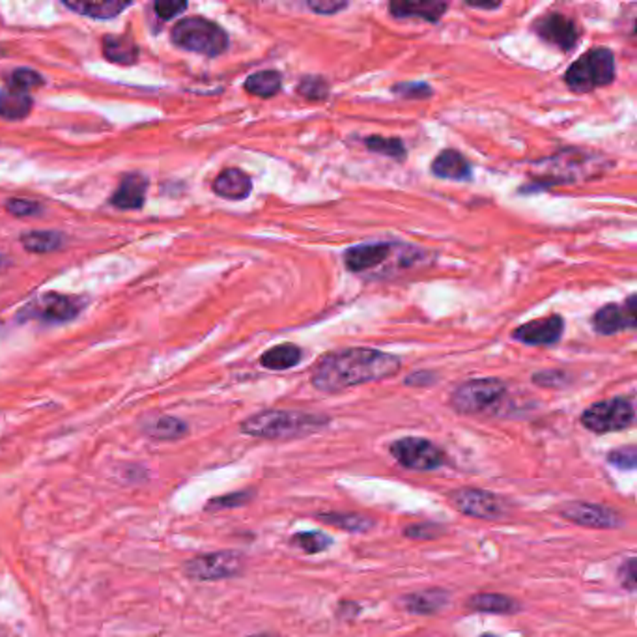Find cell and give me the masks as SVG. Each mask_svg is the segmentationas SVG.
I'll return each mask as SVG.
<instances>
[{
    "label": "cell",
    "instance_id": "6da1fadb",
    "mask_svg": "<svg viewBox=\"0 0 637 637\" xmlns=\"http://www.w3.org/2000/svg\"><path fill=\"white\" fill-rule=\"evenodd\" d=\"M402 362L376 348H344L325 354L313 369V386L323 393H338L361 384L393 378Z\"/></svg>",
    "mask_w": 637,
    "mask_h": 637
},
{
    "label": "cell",
    "instance_id": "7a4b0ae2",
    "mask_svg": "<svg viewBox=\"0 0 637 637\" xmlns=\"http://www.w3.org/2000/svg\"><path fill=\"white\" fill-rule=\"evenodd\" d=\"M330 418L316 413L267 410L252 415L242 423V432L264 440H296L322 430Z\"/></svg>",
    "mask_w": 637,
    "mask_h": 637
},
{
    "label": "cell",
    "instance_id": "3957f363",
    "mask_svg": "<svg viewBox=\"0 0 637 637\" xmlns=\"http://www.w3.org/2000/svg\"><path fill=\"white\" fill-rule=\"evenodd\" d=\"M615 81V57L606 47H596L581 57L567 69L564 83L574 92H593Z\"/></svg>",
    "mask_w": 637,
    "mask_h": 637
},
{
    "label": "cell",
    "instance_id": "277c9868",
    "mask_svg": "<svg viewBox=\"0 0 637 637\" xmlns=\"http://www.w3.org/2000/svg\"><path fill=\"white\" fill-rule=\"evenodd\" d=\"M172 42L191 52L204 54V57H219L228 49L227 32L204 17H186L174 25Z\"/></svg>",
    "mask_w": 637,
    "mask_h": 637
},
{
    "label": "cell",
    "instance_id": "5b68a950",
    "mask_svg": "<svg viewBox=\"0 0 637 637\" xmlns=\"http://www.w3.org/2000/svg\"><path fill=\"white\" fill-rule=\"evenodd\" d=\"M506 386L498 378L469 379L450 394V406L462 415H477L494 408L505 396Z\"/></svg>",
    "mask_w": 637,
    "mask_h": 637
},
{
    "label": "cell",
    "instance_id": "8992f818",
    "mask_svg": "<svg viewBox=\"0 0 637 637\" xmlns=\"http://www.w3.org/2000/svg\"><path fill=\"white\" fill-rule=\"evenodd\" d=\"M635 418L630 398L617 396L604 402L593 404L581 415V425L594 434H608L628 428Z\"/></svg>",
    "mask_w": 637,
    "mask_h": 637
},
{
    "label": "cell",
    "instance_id": "52a82bcc",
    "mask_svg": "<svg viewBox=\"0 0 637 637\" xmlns=\"http://www.w3.org/2000/svg\"><path fill=\"white\" fill-rule=\"evenodd\" d=\"M458 513L479 520H501L508 513V505L499 496L481 488H460L449 494Z\"/></svg>",
    "mask_w": 637,
    "mask_h": 637
},
{
    "label": "cell",
    "instance_id": "ba28073f",
    "mask_svg": "<svg viewBox=\"0 0 637 637\" xmlns=\"http://www.w3.org/2000/svg\"><path fill=\"white\" fill-rule=\"evenodd\" d=\"M394 460L413 471H432L445 464V452L425 438H402L391 445Z\"/></svg>",
    "mask_w": 637,
    "mask_h": 637
},
{
    "label": "cell",
    "instance_id": "9c48e42d",
    "mask_svg": "<svg viewBox=\"0 0 637 637\" xmlns=\"http://www.w3.org/2000/svg\"><path fill=\"white\" fill-rule=\"evenodd\" d=\"M245 569V557L240 552H215L191 559L186 564L187 576L203 581H217L240 576Z\"/></svg>",
    "mask_w": 637,
    "mask_h": 637
},
{
    "label": "cell",
    "instance_id": "30bf717a",
    "mask_svg": "<svg viewBox=\"0 0 637 637\" xmlns=\"http://www.w3.org/2000/svg\"><path fill=\"white\" fill-rule=\"evenodd\" d=\"M533 30L540 40L555 45L561 51H572L581 38V30L572 17L564 13H544L533 23Z\"/></svg>",
    "mask_w": 637,
    "mask_h": 637
},
{
    "label": "cell",
    "instance_id": "8fae6325",
    "mask_svg": "<svg viewBox=\"0 0 637 637\" xmlns=\"http://www.w3.org/2000/svg\"><path fill=\"white\" fill-rule=\"evenodd\" d=\"M561 516L572 523L593 527V530H618L625 525V518L611 508L584 501H570L562 505Z\"/></svg>",
    "mask_w": 637,
    "mask_h": 637
},
{
    "label": "cell",
    "instance_id": "7c38bea8",
    "mask_svg": "<svg viewBox=\"0 0 637 637\" xmlns=\"http://www.w3.org/2000/svg\"><path fill=\"white\" fill-rule=\"evenodd\" d=\"M637 298L628 296L623 305H604L593 318L594 331L600 335H615L621 331H633L637 325Z\"/></svg>",
    "mask_w": 637,
    "mask_h": 637
},
{
    "label": "cell",
    "instance_id": "4fadbf2b",
    "mask_svg": "<svg viewBox=\"0 0 637 637\" xmlns=\"http://www.w3.org/2000/svg\"><path fill=\"white\" fill-rule=\"evenodd\" d=\"M562 330H564L562 316L552 315V316L531 320L516 327L513 337L530 346H553L561 340Z\"/></svg>",
    "mask_w": 637,
    "mask_h": 637
},
{
    "label": "cell",
    "instance_id": "5bb4252c",
    "mask_svg": "<svg viewBox=\"0 0 637 637\" xmlns=\"http://www.w3.org/2000/svg\"><path fill=\"white\" fill-rule=\"evenodd\" d=\"M396 247H398L396 243H389V242L359 243L344 252V264L354 273L369 271L387 262L393 257V251Z\"/></svg>",
    "mask_w": 637,
    "mask_h": 637
},
{
    "label": "cell",
    "instance_id": "9a60e30c",
    "mask_svg": "<svg viewBox=\"0 0 637 637\" xmlns=\"http://www.w3.org/2000/svg\"><path fill=\"white\" fill-rule=\"evenodd\" d=\"M449 10L447 3L440 0H394L389 4V12L398 20H423L428 23H438L445 12Z\"/></svg>",
    "mask_w": 637,
    "mask_h": 637
},
{
    "label": "cell",
    "instance_id": "2e32d148",
    "mask_svg": "<svg viewBox=\"0 0 637 637\" xmlns=\"http://www.w3.org/2000/svg\"><path fill=\"white\" fill-rule=\"evenodd\" d=\"M471 163L458 150L447 148L438 154L432 163V174L442 179L467 181L471 178Z\"/></svg>",
    "mask_w": 637,
    "mask_h": 637
},
{
    "label": "cell",
    "instance_id": "e0dca14e",
    "mask_svg": "<svg viewBox=\"0 0 637 637\" xmlns=\"http://www.w3.org/2000/svg\"><path fill=\"white\" fill-rule=\"evenodd\" d=\"M81 311V305L76 298L60 296V294H47L40 299L38 308H36V316L47 322H68L76 318Z\"/></svg>",
    "mask_w": 637,
    "mask_h": 637
},
{
    "label": "cell",
    "instance_id": "ac0fdd59",
    "mask_svg": "<svg viewBox=\"0 0 637 637\" xmlns=\"http://www.w3.org/2000/svg\"><path fill=\"white\" fill-rule=\"evenodd\" d=\"M213 191L227 200H243L252 191V181L240 169H227L213 179Z\"/></svg>",
    "mask_w": 637,
    "mask_h": 637
},
{
    "label": "cell",
    "instance_id": "d6986e66",
    "mask_svg": "<svg viewBox=\"0 0 637 637\" xmlns=\"http://www.w3.org/2000/svg\"><path fill=\"white\" fill-rule=\"evenodd\" d=\"M147 179L139 174L125 176L118 189L113 195L111 203L120 210H139L144 204V195H147Z\"/></svg>",
    "mask_w": 637,
    "mask_h": 637
},
{
    "label": "cell",
    "instance_id": "ffe728a7",
    "mask_svg": "<svg viewBox=\"0 0 637 637\" xmlns=\"http://www.w3.org/2000/svg\"><path fill=\"white\" fill-rule=\"evenodd\" d=\"M301 357H303V352L299 346L284 342V344L269 348L260 357V365L269 370H288V369H294L296 365H299Z\"/></svg>",
    "mask_w": 637,
    "mask_h": 637
},
{
    "label": "cell",
    "instance_id": "44dd1931",
    "mask_svg": "<svg viewBox=\"0 0 637 637\" xmlns=\"http://www.w3.org/2000/svg\"><path fill=\"white\" fill-rule=\"evenodd\" d=\"M467 608L473 611H482V613H499V615H511L520 609V604L516 600L508 598L505 594L496 593H481L473 594L467 600Z\"/></svg>",
    "mask_w": 637,
    "mask_h": 637
},
{
    "label": "cell",
    "instance_id": "7402d4cb",
    "mask_svg": "<svg viewBox=\"0 0 637 637\" xmlns=\"http://www.w3.org/2000/svg\"><path fill=\"white\" fill-rule=\"evenodd\" d=\"M447 602H449V594L442 589L418 591L406 596L404 600L406 609L417 615H432L435 611H440Z\"/></svg>",
    "mask_w": 637,
    "mask_h": 637
},
{
    "label": "cell",
    "instance_id": "603a6c76",
    "mask_svg": "<svg viewBox=\"0 0 637 637\" xmlns=\"http://www.w3.org/2000/svg\"><path fill=\"white\" fill-rule=\"evenodd\" d=\"M103 54L113 64L131 66L139 59V47L125 36H107L103 38Z\"/></svg>",
    "mask_w": 637,
    "mask_h": 637
},
{
    "label": "cell",
    "instance_id": "cb8c5ba5",
    "mask_svg": "<svg viewBox=\"0 0 637 637\" xmlns=\"http://www.w3.org/2000/svg\"><path fill=\"white\" fill-rule=\"evenodd\" d=\"M32 111V100L28 94L17 90H0V116L6 120H21Z\"/></svg>",
    "mask_w": 637,
    "mask_h": 637
},
{
    "label": "cell",
    "instance_id": "d4e9b609",
    "mask_svg": "<svg viewBox=\"0 0 637 637\" xmlns=\"http://www.w3.org/2000/svg\"><path fill=\"white\" fill-rule=\"evenodd\" d=\"M245 90L252 96L259 98H273L281 92L283 88V76L279 71L273 69H266V71H259V74H252L247 81H245Z\"/></svg>",
    "mask_w": 637,
    "mask_h": 637
},
{
    "label": "cell",
    "instance_id": "484cf974",
    "mask_svg": "<svg viewBox=\"0 0 637 637\" xmlns=\"http://www.w3.org/2000/svg\"><path fill=\"white\" fill-rule=\"evenodd\" d=\"M64 6L81 15L94 17V20H113V17H116L131 4L116 3V0H107V3H64Z\"/></svg>",
    "mask_w": 637,
    "mask_h": 637
},
{
    "label": "cell",
    "instance_id": "4316f807",
    "mask_svg": "<svg viewBox=\"0 0 637 637\" xmlns=\"http://www.w3.org/2000/svg\"><path fill=\"white\" fill-rule=\"evenodd\" d=\"M64 238L59 232L51 230H38V232H27L21 235V243L30 252H52L62 247Z\"/></svg>",
    "mask_w": 637,
    "mask_h": 637
},
{
    "label": "cell",
    "instance_id": "83f0119b",
    "mask_svg": "<svg viewBox=\"0 0 637 637\" xmlns=\"http://www.w3.org/2000/svg\"><path fill=\"white\" fill-rule=\"evenodd\" d=\"M147 434L152 435L155 440H179L184 438L187 434V425L181 423L179 418L174 417H159L155 421H152L150 425H147Z\"/></svg>",
    "mask_w": 637,
    "mask_h": 637
},
{
    "label": "cell",
    "instance_id": "f1b7e54d",
    "mask_svg": "<svg viewBox=\"0 0 637 637\" xmlns=\"http://www.w3.org/2000/svg\"><path fill=\"white\" fill-rule=\"evenodd\" d=\"M318 520L333 525V527H340L344 531L350 533H365L374 527V522L370 518H365L361 514H337V513H325V514H318Z\"/></svg>",
    "mask_w": 637,
    "mask_h": 637
},
{
    "label": "cell",
    "instance_id": "f546056e",
    "mask_svg": "<svg viewBox=\"0 0 637 637\" xmlns=\"http://www.w3.org/2000/svg\"><path fill=\"white\" fill-rule=\"evenodd\" d=\"M365 147L369 148V152H374V154H381L386 157H391V159H396V161H404L408 152H406V147L404 142L400 139H386V137H369L365 139Z\"/></svg>",
    "mask_w": 637,
    "mask_h": 637
},
{
    "label": "cell",
    "instance_id": "4dcf8cb0",
    "mask_svg": "<svg viewBox=\"0 0 637 637\" xmlns=\"http://www.w3.org/2000/svg\"><path fill=\"white\" fill-rule=\"evenodd\" d=\"M331 537L323 535L322 531H307V533H298L290 540V544L294 548L305 552V553H320L323 550H327L331 545Z\"/></svg>",
    "mask_w": 637,
    "mask_h": 637
},
{
    "label": "cell",
    "instance_id": "1f68e13d",
    "mask_svg": "<svg viewBox=\"0 0 637 637\" xmlns=\"http://www.w3.org/2000/svg\"><path fill=\"white\" fill-rule=\"evenodd\" d=\"M298 94L308 101H323L330 96V83L318 76H307L298 84Z\"/></svg>",
    "mask_w": 637,
    "mask_h": 637
},
{
    "label": "cell",
    "instance_id": "d6a6232c",
    "mask_svg": "<svg viewBox=\"0 0 637 637\" xmlns=\"http://www.w3.org/2000/svg\"><path fill=\"white\" fill-rule=\"evenodd\" d=\"M6 81L10 84V90H17V92H23V94H27L28 90H34V88L44 84V77L38 74V71L28 69V68L13 69Z\"/></svg>",
    "mask_w": 637,
    "mask_h": 637
},
{
    "label": "cell",
    "instance_id": "836d02e7",
    "mask_svg": "<svg viewBox=\"0 0 637 637\" xmlns=\"http://www.w3.org/2000/svg\"><path fill=\"white\" fill-rule=\"evenodd\" d=\"M393 92L406 100H426L432 98V86L426 83H398L393 86Z\"/></svg>",
    "mask_w": 637,
    "mask_h": 637
},
{
    "label": "cell",
    "instance_id": "e575fe53",
    "mask_svg": "<svg viewBox=\"0 0 637 637\" xmlns=\"http://www.w3.org/2000/svg\"><path fill=\"white\" fill-rule=\"evenodd\" d=\"M443 533H445L443 527L435 525V523L408 525L406 531H404V535L408 538H413V540H434V538H440Z\"/></svg>",
    "mask_w": 637,
    "mask_h": 637
},
{
    "label": "cell",
    "instance_id": "d590c367",
    "mask_svg": "<svg viewBox=\"0 0 637 637\" xmlns=\"http://www.w3.org/2000/svg\"><path fill=\"white\" fill-rule=\"evenodd\" d=\"M252 499V491H238V494H230L223 498H215L206 505V511H221V508H232L247 505Z\"/></svg>",
    "mask_w": 637,
    "mask_h": 637
},
{
    "label": "cell",
    "instance_id": "8d00e7d4",
    "mask_svg": "<svg viewBox=\"0 0 637 637\" xmlns=\"http://www.w3.org/2000/svg\"><path fill=\"white\" fill-rule=\"evenodd\" d=\"M608 462L618 469L632 471V469H635V464H637V450H635V447L617 449L608 454Z\"/></svg>",
    "mask_w": 637,
    "mask_h": 637
},
{
    "label": "cell",
    "instance_id": "74e56055",
    "mask_svg": "<svg viewBox=\"0 0 637 637\" xmlns=\"http://www.w3.org/2000/svg\"><path fill=\"white\" fill-rule=\"evenodd\" d=\"M307 6L308 10L320 15H335L348 8V3H338V0H311V3H307Z\"/></svg>",
    "mask_w": 637,
    "mask_h": 637
},
{
    "label": "cell",
    "instance_id": "f35d334b",
    "mask_svg": "<svg viewBox=\"0 0 637 637\" xmlns=\"http://www.w3.org/2000/svg\"><path fill=\"white\" fill-rule=\"evenodd\" d=\"M6 210L12 213V215H17V217H27V215H32L40 210V206L32 203V200H25V198H12L6 203Z\"/></svg>",
    "mask_w": 637,
    "mask_h": 637
},
{
    "label": "cell",
    "instance_id": "ab89813d",
    "mask_svg": "<svg viewBox=\"0 0 637 637\" xmlns=\"http://www.w3.org/2000/svg\"><path fill=\"white\" fill-rule=\"evenodd\" d=\"M155 13L161 17V20H172V17L179 15L181 12L187 10L186 3H172V0H165V3H155L154 4Z\"/></svg>",
    "mask_w": 637,
    "mask_h": 637
},
{
    "label": "cell",
    "instance_id": "60d3db41",
    "mask_svg": "<svg viewBox=\"0 0 637 637\" xmlns=\"http://www.w3.org/2000/svg\"><path fill=\"white\" fill-rule=\"evenodd\" d=\"M564 379H567V376H564V372L561 370H550V372H538L533 381L537 386H542V387H561L564 384Z\"/></svg>",
    "mask_w": 637,
    "mask_h": 637
},
{
    "label": "cell",
    "instance_id": "b9f144b4",
    "mask_svg": "<svg viewBox=\"0 0 637 637\" xmlns=\"http://www.w3.org/2000/svg\"><path fill=\"white\" fill-rule=\"evenodd\" d=\"M618 576H621L618 579H621L623 587H626L628 591H635V576H637L635 559H628L621 567V570H618Z\"/></svg>",
    "mask_w": 637,
    "mask_h": 637
},
{
    "label": "cell",
    "instance_id": "7bdbcfd3",
    "mask_svg": "<svg viewBox=\"0 0 637 637\" xmlns=\"http://www.w3.org/2000/svg\"><path fill=\"white\" fill-rule=\"evenodd\" d=\"M466 6L475 8V10H498L501 4H499V3H482V4H479V3H466Z\"/></svg>",
    "mask_w": 637,
    "mask_h": 637
},
{
    "label": "cell",
    "instance_id": "ee69618b",
    "mask_svg": "<svg viewBox=\"0 0 637 637\" xmlns=\"http://www.w3.org/2000/svg\"><path fill=\"white\" fill-rule=\"evenodd\" d=\"M8 266H10V260L6 259V254L0 252V273L6 271V269H8Z\"/></svg>",
    "mask_w": 637,
    "mask_h": 637
},
{
    "label": "cell",
    "instance_id": "f6af8a7d",
    "mask_svg": "<svg viewBox=\"0 0 637 637\" xmlns=\"http://www.w3.org/2000/svg\"><path fill=\"white\" fill-rule=\"evenodd\" d=\"M251 637H271V635H267V633H257V635H251Z\"/></svg>",
    "mask_w": 637,
    "mask_h": 637
},
{
    "label": "cell",
    "instance_id": "bcb514c9",
    "mask_svg": "<svg viewBox=\"0 0 637 637\" xmlns=\"http://www.w3.org/2000/svg\"><path fill=\"white\" fill-rule=\"evenodd\" d=\"M481 637H496V635H491V633H484V635H481Z\"/></svg>",
    "mask_w": 637,
    "mask_h": 637
}]
</instances>
